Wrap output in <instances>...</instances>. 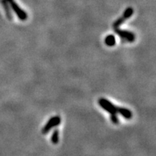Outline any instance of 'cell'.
Wrapping results in <instances>:
<instances>
[{
	"instance_id": "obj_1",
	"label": "cell",
	"mask_w": 156,
	"mask_h": 156,
	"mask_svg": "<svg viewBox=\"0 0 156 156\" xmlns=\"http://www.w3.org/2000/svg\"><path fill=\"white\" fill-rule=\"evenodd\" d=\"M98 104L101 108L104 109L105 111H106L107 112H108L109 114H111V120H112L113 124H119V119L118 117H117L116 114H118V113L120 114V107H117L116 106H114L112 102L106 100V98H101L99 99Z\"/></svg>"
},
{
	"instance_id": "obj_7",
	"label": "cell",
	"mask_w": 156,
	"mask_h": 156,
	"mask_svg": "<svg viewBox=\"0 0 156 156\" xmlns=\"http://www.w3.org/2000/svg\"><path fill=\"white\" fill-rule=\"evenodd\" d=\"M51 141L54 145L57 144L58 142V130H54L53 134H52L51 137Z\"/></svg>"
},
{
	"instance_id": "obj_2",
	"label": "cell",
	"mask_w": 156,
	"mask_h": 156,
	"mask_svg": "<svg viewBox=\"0 0 156 156\" xmlns=\"http://www.w3.org/2000/svg\"><path fill=\"white\" fill-rule=\"evenodd\" d=\"M60 123H61V118H60L58 116H56L54 117H51L48 122L46 123V125L44 126L42 129V133L45 134H47L51 129H52L54 126H56L58 125H59Z\"/></svg>"
},
{
	"instance_id": "obj_6",
	"label": "cell",
	"mask_w": 156,
	"mask_h": 156,
	"mask_svg": "<svg viewBox=\"0 0 156 156\" xmlns=\"http://www.w3.org/2000/svg\"><path fill=\"white\" fill-rule=\"evenodd\" d=\"M120 114H122L126 119H130L132 117V114L129 110L125 108H121Z\"/></svg>"
},
{
	"instance_id": "obj_4",
	"label": "cell",
	"mask_w": 156,
	"mask_h": 156,
	"mask_svg": "<svg viewBox=\"0 0 156 156\" xmlns=\"http://www.w3.org/2000/svg\"><path fill=\"white\" fill-rule=\"evenodd\" d=\"M10 2V4L12 5V7L14 11L15 12V13L17 15V16L19 17V18L21 20H25L27 19V15L26 13L24 11H23L20 7L17 6L16 4L14 2L13 0H9Z\"/></svg>"
},
{
	"instance_id": "obj_8",
	"label": "cell",
	"mask_w": 156,
	"mask_h": 156,
	"mask_svg": "<svg viewBox=\"0 0 156 156\" xmlns=\"http://www.w3.org/2000/svg\"><path fill=\"white\" fill-rule=\"evenodd\" d=\"M133 13H134L133 9L131 8V7H129V8H127L125 11H124L123 16L125 17L126 19H128V18H129V17H131L132 15H133Z\"/></svg>"
},
{
	"instance_id": "obj_5",
	"label": "cell",
	"mask_w": 156,
	"mask_h": 156,
	"mask_svg": "<svg viewBox=\"0 0 156 156\" xmlns=\"http://www.w3.org/2000/svg\"><path fill=\"white\" fill-rule=\"evenodd\" d=\"M105 44L110 47L114 46L116 44V39L114 35H108V36H106V38H105Z\"/></svg>"
},
{
	"instance_id": "obj_3",
	"label": "cell",
	"mask_w": 156,
	"mask_h": 156,
	"mask_svg": "<svg viewBox=\"0 0 156 156\" xmlns=\"http://www.w3.org/2000/svg\"><path fill=\"white\" fill-rule=\"evenodd\" d=\"M114 32L116 33L119 36L121 39L127 42H133L135 39V36H134V34H132V33L129 32V31L126 30H120L119 28H116L114 29Z\"/></svg>"
}]
</instances>
